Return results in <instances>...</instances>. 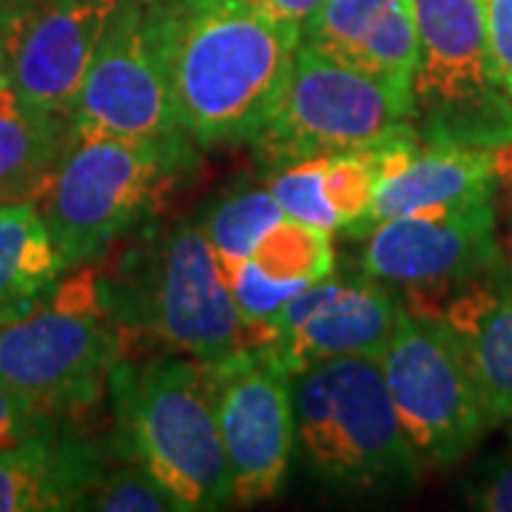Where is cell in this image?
I'll use <instances>...</instances> for the list:
<instances>
[{
    "mask_svg": "<svg viewBox=\"0 0 512 512\" xmlns=\"http://www.w3.org/2000/svg\"><path fill=\"white\" fill-rule=\"evenodd\" d=\"M171 92L202 148L254 146L302 35L245 0H154Z\"/></svg>",
    "mask_w": 512,
    "mask_h": 512,
    "instance_id": "6da1fadb",
    "label": "cell"
},
{
    "mask_svg": "<svg viewBox=\"0 0 512 512\" xmlns=\"http://www.w3.org/2000/svg\"><path fill=\"white\" fill-rule=\"evenodd\" d=\"M109 396L120 450L163 484L177 512L222 510L234 501L205 362L177 353L120 359Z\"/></svg>",
    "mask_w": 512,
    "mask_h": 512,
    "instance_id": "7a4b0ae2",
    "label": "cell"
},
{
    "mask_svg": "<svg viewBox=\"0 0 512 512\" xmlns=\"http://www.w3.org/2000/svg\"><path fill=\"white\" fill-rule=\"evenodd\" d=\"M100 291L126 339L140 336L197 362L254 348L200 222L180 220L148 234L117 274L100 276Z\"/></svg>",
    "mask_w": 512,
    "mask_h": 512,
    "instance_id": "3957f363",
    "label": "cell"
},
{
    "mask_svg": "<svg viewBox=\"0 0 512 512\" xmlns=\"http://www.w3.org/2000/svg\"><path fill=\"white\" fill-rule=\"evenodd\" d=\"M296 447L336 493L390 495L416 487L424 461L404 433L379 359L342 356L293 376Z\"/></svg>",
    "mask_w": 512,
    "mask_h": 512,
    "instance_id": "277c9868",
    "label": "cell"
},
{
    "mask_svg": "<svg viewBox=\"0 0 512 512\" xmlns=\"http://www.w3.org/2000/svg\"><path fill=\"white\" fill-rule=\"evenodd\" d=\"M185 160L188 146L72 131L60 163L32 200L66 271L94 262L146 220Z\"/></svg>",
    "mask_w": 512,
    "mask_h": 512,
    "instance_id": "5b68a950",
    "label": "cell"
},
{
    "mask_svg": "<svg viewBox=\"0 0 512 512\" xmlns=\"http://www.w3.org/2000/svg\"><path fill=\"white\" fill-rule=\"evenodd\" d=\"M126 359V333L103 302L100 274L74 268L29 313L0 325V384L49 413L92 407Z\"/></svg>",
    "mask_w": 512,
    "mask_h": 512,
    "instance_id": "8992f818",
    "label": "cell"
},
{
    "mask_svg": "<svg viewBox=\"0 0 512 512\" xmlns=\"http://www.w3.org/2000/svg\"><path fill=\"white\" fill-rule=\"evenodd\" d=\"M419 66L413 126L424 146L512 143V94L498 77L481 0H413Z\"/></svg>",
    "mask_w": 512,
    "mask_h": 512,
    "instance_id": "52a82bcc",
    "label": "cell"
},
{
    "mask_svg": "<svg viewBox=\"0 0 512 512\" xmlns=\"http://www.w3.org/2000/svg\"><path fill=\"white\" fill-rule=\"evenodd\" d=\"M413 97L376 74L299 43L274 111L254 140L265 168L365 151L416 131Z\"/></svg>",
    "mask_w": 512,
    "mask_h": 512,
    "instance_id": "ba28073f",
    "label": "cell"
},
{
    "mask_svg": "<svg viewBox=\"0 0 512 512\" xmlns=\"http://www.w3.org/2000/svg\"><path fill=\"white\" fill-rule=\"evenodd\" d=\"M379 362L396 416L424 464L453 467L490 430L464 353L439 319L402 305Z\"/></svg>",
    "mask_w": 512,
    "mask_h": 512,
    "instance_id": "9c48e42d",
    "label": "cell"
},
{
    "mask_svg": "<svg viewBox=\"0 0 512 512\" xmlns=\"http://www.w3.org/2000/svg\"><path fill=\"white\" fill-rule=\"evenodd\" d=\"M72 131L191 146L171 92L154 0H120L72 109Z\"/></svg>",
    "mask_w": 512,
    "mask_h": 512,
    "instance_id": "30bf717a",
    "label": "cell"
},
{
    "mask_svg": "<svg viewBox=\"0 0 512 512\" xmlns=\"http://www.w3.org/2000/svg\"><path fill=\"white\" fill-rule=\"evenodd\" d=\"M234 501H271L285 487L296 450L293 373L271 348H242L205 362Z\"/></svg>",
    "mask_w": 512,
    "mask_h": 512,
    "instance_id": "8fae6325",
    "label": "cell"
},
{
    "mask_svg": "<svg viewBox=\"0 0 512 512\" xmlns=\"http://www.w3.org/2000/svg\"><path fill=\"white\" fill-rule=\"evenodd\" d=\"M365 239V274L402 285V305L416 316H427L458 285L504 262L493 200L393 217Z\"/></svg>",
    "mask_w": 512,
    "mask_h": 512,
    "instance_id": "7c38bea8",
    "label": "cell"
},
{
    "mask_svg": "<svg viewBox=\"0 0 512 512\" xmlns=\"http://www.w3.org/2000/svg\"><path fill=\"white\" fill-rule=\"evenodd\" d=\"M120 0H29L6 83L23 103L72 117L100 37Z\"/></svg>",
    "mask_w": 512,
    "mask_h": 512,
    "instance_id": "4fadbf2b",
    "label": "cell"
},
{
    "mask_svg": "<svg viewBox=\"0 0 512 512\" xmlns=\"http://www.w3.org/2000/svg\"><path fill=\"white\" fill-rule=\"evenodd\" d=\"M399 313L402 299L382 279L333 274L325 299L308 316V322L282 342L265 348L274 350L293 376L342 356L382 359Z\"/></svg>",
    "mask_w": 512,
    "mask_h": 512,
    "instance_id": "5bb4252c",
    "label": "cell"
},
{
    "mask_svg": "<svg viewBox=\"0 0 512 512\" xmlns=\"http://www.w3.org/2000/svg\"><path fill=\"white\" fill-rule=\"evenodd\" d=\"M427 319H439L464 353L490 427L512 416V268L495 265L450 291Z\"/></svg>",
    "mask_w": 512,
    "mask_h": 512,
    "instance_id": "9a60e30c",
    "label": "cell"
},
{
    "mask_svg": "<svg viewBox=\"0 0 512 512\" xmlns=\"http://www.w3.org/2000/svg\"><path fill=\"white\" fill-rule=\"evenodd\" d=\"M495 191H498V177H495L493 151L421 146L419 154L399 174L376 183L367 217L348 228L345 234L362 239L384 220L433 211V208L490 202L495 200Z\"/></svg>",
    "mask_w": 512,
    "mask_h": 512,
    "instance_id": "2e32d148",
    "label": "cell"
},
{
    "mask_svg": "<svg viewBox=\"0 0 512 512\" xmlns=\"http://www.w3.org/2000/svg\"><path fill=\"white\" fill-rule=\"evenodd\" d=\"M106 464L94 441L43 433L0 450V512L77 510L80 495Z\"/></svg>",
    "mask_w": 512,
    "mask_h": 512,
    "instance_id": "e0dca14e",
    "label": "cell"
},
{
    "mask_svg": "<svg viewBox=\"0 0 512 512\" xmlns=\"http://www.w3.org/2000/svg\"><path fill=\"white\" fill-rule=\"evenodd\" d=\"M63 274L66 265L35 202H0V325L32 311Z\"/></svg>",
    "mask_w": 512,
    "mask_h": 512,
    "instance_id": "ac0fdd59",
    "label": "cell"
},
{
    "mask_svg": "<svg viewBox=\"0 0 512 512\" xmlns=\"http://www.w3.org/2000/svg\"><path fill=\"white\" fill-rule=\"evenodd\" d=\"M72 134V117L23 103L0 77V202L35 200L60 163Z\"/></svg>",
    "mask_w": 512,
    "mask_h": 512,
    "instance_id": "d6986e66",
    "label": "cell"
},
{
    "mask_svg": "<svg viewBox=\"0 0 512 512\" xmlns=\"http://www.w3.org/2000/svg\"><path fill=\"white\" fill-rule=\"evenodd\" d=\"M285 217L282 205L265 188H237L200 214V228L211 242L220 265L248 259L276 222Z\"/></svg>",
    "mask_w": 512,
    "mask_h": 512,
    "instance_id": "ffe728a7",
    "label": "cell"
},
{
    "mask_svg": "<svg viewBox=\"0 0 512 512\" xmlns=\"http://www.w3.org/2000/svg\"><path fill=\"white\" fill-rule=\"evenodd\" d=\"M256 268L279 282L313 285L336 271V254L328 231L282 217L259 239L254 254L248 256Z\"/></svg>",
    "mask_w": 512,
    "mask_h": 512,
    "instance_id": "44dd1931",
    "label": "cell"
},
{
    "mask_svg": "<svg viewBox=\"0 0 512 512\" xmlns=\"http://www.w3.org/2000/svg\"><path fill=\"white\" fill-rule=\"evenodd\" d=\"M350 66L376 74L393 89L413 97V77L419 66V26L413 0L390 3L382 20L367 32Z\"/></svg>",
    "mask_w": 512,
    "mask_h": 512,
    "instance_id": "7402d4cb",
    "label": "cell"
},
{
    "mask_svg": "<svg viewBox=\"0 0 512 512\" xmlns=\"http://www.w3.org/2000/svg\"><path fill=\"white\" fill-rule=\"evenodd\" d=\"M77 510L177 512V504L165 493L163 484L143 464L131 458V464H117V467L106 461L92 478V484L86 487V493L80 495Z\"/></svg>",
    "mask_w": 512,
    "mask_h": 512,
    "instance_id": "603a6c76",
    "label": "cell"
},
{
    "mask_svg": "<svg viewBox=\"0 0 512 512\" xmlns=\"http://www.w3.org/2000/svg\"><path fill=\"white\" fill-rule=\"evenodd\" d=\"M393 0H325L302 29V43L353 63L367 32L382 20Z\"/></svg>",
    "mask_w": 512,
    "mask_h": 512,
    "instance_id": "cb8c5ba5",
    "label": "cell"
},
{
    "mask_svg": "<svg viewBox=\"0 0 512 512\" xmlns=\"http://www.w3.org/2000/svg\"><path fill=\"white\" fill-rule=\"evenodd\" d=\"M322 177H325V157H311V160L276 165L268 171L265 183L276 202L282 205L285 217L333 234L342 231V220L325 200Z\"/></svg>",
    "mask_w": 512,
    "mask_h": 512,
    "instance_id": "d4e9b609",
    "label": "cell"
},
{
    "mask_svg": "<svg viewBox=\"0 0 512 512\" xmlns=\"http://www.w3.org/2000/svg\"><path fill=\"white\" fill-rule=\"evenodd\" d=\"M379 174L373 168L370 151H342L325 157V177L322 191L325 200L342 220V231L353 228L359 220H365L373 194H376Z\"/></svg>",
    "mask_w": 512,
    "mask_h": 512,
    "instance_id": "484cf974",
    "label": "cell"
},
{
    "mask_svg": "<svg viewBox=\"0 0 512 512\" xmlns=\"http://www.w3.org/2000/svg\"><path fill=\"white\" fill-rule=\"evenodd\" d=\"M57 430V416L0 384V450Z\"/></svg>",
    "mask_w": 512,
    "mask_h": 512,
    "instance_id": "4316f807",
    "label": "cell"
},
{
    "mask_svg": "<svg viewBox=\"0 0 512 512\" xmlns=\"http://www.w3.org/2000/svg\"><path fill=\"white\" fill-rule=\"evenodd\" d=\"M470 507L487 512H512V458L493 456L481 461L464 481Z\"/></svg>",
    "mask_w": 512,
    "mask_h": 512,
    "instance_id": "83f0119b",
    "label": "cell"
},
{
    "mask_svg": "<svg viewBox=\"0 0 512 512\" xmlns=\"http://www.w3.org/2000/svg\"><path fill=\"white\" fill-rule=\"evenodd\" d=\"M481 3H484L490 55H493L498 77L512 94V0H481Z\"/></svg>",
    "mask_w": 512,
    "mask_h": 512,
    "instance_id": "f1b7e54d",
    "label": "cell"
},
{
    "mask_svg": "<svg viewBox=\"0 0 512 512\" xmlns=\"http://www.w3.org/2000/svg\"><path fill=\"white\" fill-rule=\"evenodd\" d=\"M245 3L254 6L259 15L276 20L288 29H296L302 35V29L308 26V20L319 12L325 0H245Z\"/></svg>",
    "mask_w": 512,
    "mask_h": 512,
    "instance_id": "f546056e",
    "label": "cell"
},
{
    "mask_svg": "<svg viewBox=\"0 0 512 512\" xmlns=\"http://www.w3.org/2000/svg\"><path fill=\"white\" fill-rule=\"evenodd\" d=\"M26 3L29 0H0V77L9 69V60L15 52V40H18Z\"/></svg>",
    "mask_w": 512,
    "mask_h": 512,
    "instance_id": "4dcf8cb0",
    "label": "cell"
},
{
    "mask_svg": "<svg viewBox=\"0 0 512 512\" xmlns=\"http://www.w3.org/2000/svg\"><path fill=\"white\" fill-rule=\"evenodd\" d=\"M493 160H495V177H498V185L510 194V202H512V143L495 148Z\"/></svg>",
    "mask_w": 512,
    "mask_h": 512,
    "instance_id": "1f68e13d",
    "label": "cell"
},
{
    "mask_svg": "<svg viewBox=\"0 0 512 512\" xmlns=\"http://www.w3.org/2000/svg\"><path fill=\"white\" fill-rule=\"evenodd\" d=\"M507 433H510V441H512V416L507 419Z\"/></svg>",
    "mask_w": 512,
    "mask_h": 512,
    "instance_id": "d6a6232c",
    "label": "cell"
}]
</instances>
